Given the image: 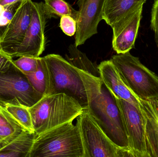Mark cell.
<instances>
[{
  "instance_id": "obj_1",
  "label": "cell",
  "mask_w": 158,
  "mask_h": 157,
  "mask_svg": "<svg viewBox=\"0 0 158 157\" xmlns=\"http://www.w3.org/2000/svg\"><path fill=\"white\" fill-rule=\"evenodd\" d=\"M76 69L85 88L90 114L116 145L131 151L122 115L114 96L100 77Z\"/></svg>"
},
{
  "instance_id": "obj_2",
  "label": "cell",
  "mask_w": 158,
  "mask_h": 157,
  "mask_svg": "<svg viewBox=\"0 0 158 157\" xmlns=\"http://www.w3.org/2000/svg\"><path fill=\"white\" fill-rule=\"evenodd\" d=\"M37 135L70 121L83 111L77 100L64 93L46 95L28 108Z\"/></svg>"
},
{
  "instance_id": "obj_3",
  "label": "cell",
  "mask_w": 158,
  "mask_h": 157,
  "mask_svg": "<svg viewBox=\"0 0 158 157\" xmlns=\"http://www.w3.org/2000/svg\"><path fill=\"white\" fill-rule=\"evenodd\" d=\"M85 157V150L78 125L73 121L37 136L29 157Z\"/></svg>"
},
{
  "instance_id": "obj_4",
  "label": "cell",
  "mask_w": 158,
  "mask_h": 157,
  "mask_svg": "<svg viewBox=\"0 0 158 157\" xmlns=\"http://www.w3.org/2000/svg\"><path fill=\"white\" fill-rule=\"evenodd\" d=\"M126 85L138 99L158 98V77L130 51L110 59Z\"/></svg>"
},
{
  "instance_id": "obj_5",
  "label": "cell",
  "mask_w": 158,
  "mask_h": 157,
  "mask_svg": "<svg viewBox=\"0 0 158 157\" xmlns=\"http://www.w3.org/2000/svg\"><path fill=\"white\" fill-rule=\"evenodd\" d=\"M49 75L47 95L64 93L77 100L84 109L88 107L83 82L76 67L58 54L43 57Z\"/></svg>"
},
{
  "instance_id": "obj_6",
  "label": "cell",
  "mask_w": 158,
  "mask_h": 157,
  "mask_svg": "<svg viewBox=\"0 0 158 157\" xmlns=\"http://www.w3.org/2000/svg\"><path fill=\"white\" fill-rule=\"evenodd\" d=\"M85 157H134L132 152L115 144L99 127L87 108L77 118Z\"/></svg>"
},
{
  "instance_id": "obj_7",
  "label": "cell",
  "mask_w": 158,
  "mask_h": 157,
  "mask_svg": "<svg viewBox=\"0 0 158 157\" xmlns=\"http://www.w3.org/2000/svg\"><path fill=\"white\" fill-rule=\"evenodd\" d=\"M44 96L31 85L27 77L14 63L0 73V105L29 108Z\"/></svg>"
},
{
  "instance_id": "obj_8",
  "label": "cell",
  "mask_w": 158,
  "mask_h": 157,
  "mask_svg": "<svg viewBox=\"0 0 158 157\" xmlns=\"http://www.w3.org/2000/svg\"><path fill=\"white\" fill-rule=\"evenodd\" d=\"M114 97L122 115L134 157H149L147 147L145 120L140 106Z\"/></svg>"
},
{
  "instance_id": "obj_9",
  "label": "cell",
  "mask_w": 158,
  "mask_h": 157,
  "mask_svg": "<svg viewBox=\"0 0 158 157\" xmlns=\"http://www.w3.org/2000/svg\"><path fill=\"white\" fill-rule=\"evenodd\" d=\"M33 3L31 0L22 1L0 37L1 50L12 58L15 57L29 26Z\"/></svg>"
},
{
  "instance_id": "obj_10",
  "label": "cell",
  "mask_w": 158,
  "mask_h": 157,
  "mask_svg": "<svg viewBox=\"0 0 158 157\" xmlns=\"http://www.w3.org/2000/svg\"><path fill=\"white\" fill-rule=\"evenodd\" d=\"M44 2L33 3L32 17L25 37L17 51L15 57H39L45 49L44 29L48 19Z\"/></svg>"
},
{
  "instance_id": "obj_11",
  "label": "cell",
  "mask_w": 158,
  "mask_h": 157,
  "mask_svg": "<svg viewBox=\"0 0 158 157\" xmlns=\"http://www.w3.org/2000/svg\"><path fill=\"white\" fill-rule=\"evenodd\" d=\"M106 0H78V16L75 34L76 47L83 45L88 39L98 33V26L103 20Z\"/></svg>"
},
{
  "instance_id": "obj_12",
  "label": "cell",
  "mask_w": 158,
  "mask_h": 157,
  "mask_svg": "<svg viewBox=\"0 0 158 157\" xmlns=\"http://www.w3.org/2000/svg\"><path fill=\"white\" fill-rule=\"evenodd\" d=\"M147 0H106L103 19L113 30V38L118 36L136 13L143 9Z\"/></svg>"
},
{
  "instance_id": "obj_13",
  "label": "cell",
  "mask_w": 158,
  "mask_h": 157,
  "mask_svg": "<svg viewBox=\"0 0 158 157\" xmlns=\"http://www.w3.org/2000/svg\"><path fill=\"white\" fill-rule=\"evenodd\" d=\"M98 68L101 80L111 94L118 98L140 106L139 100L126 85L110 60L101 62Z\"/></svg>"
},
{
  "instance_id": "obj_14",
  "label": "cell",
  "mask_w": 158,
  "mask_h": 157,
  "mask_svg": "<svg viewBox=\"0 0 158 157\" xmlns=\"http://www.w3.org/2000/svg\"><path fill=\"white\" fill-rule=\"evenodd\" d=\"M139 101L145 120L148 153L149 157H158V98Z\"/></svg>"
},
{
  "instance_id": "obj_15",
  "label": "cell",
  "mask_w": 158,
  "mask_h": 157,
  "mask_svg": "<svg viewBox=\"0 0 158 157\" xmlns=\"http://www.w3.org/2000/svg\"><path fill=\"white\" fill-rule=\"evenodd\" d=\"M142 10L140 9L120 33L112 38V48L118 54L128 52L134 48L140 26Z\"/></svg>"
},
{
  "instance_id": "obj_16",
  "label": "cell",
  "mask_w": 158,
  "mask_h": 157,
  "mask_svg": "<svg viewBox=\"0 0 158 157\" xmlns=\"http://www.w3.org/2000/svg\"><path fill=\"white\" fill-rule=\"evenodd\" d=\"M26 130L5 107L0 105V150Z\"/></svg>"
},
{
  "instance_id": "obj_17",
  "label": "cell",
  "mask_w": 158,
  "mask_h": 157,
  "mask_svg": "<svg viewBox=\"0 0 158 157\" xmlns=\"http://www.w3.org/2000/svg\"><path fill=\"white\" fill-rule=\"evenodd\" d=\"M38 135L26 130L18 137L0 150V157H29Z\"/></svg>"
},
{
  "instance_id": "obj_18",
  "label": "cell",
  "mask_w": 158,
  "mask_h": 157,
  "mask_svg": "<svg viewBox=\"0 0 158 157\" xmlns=\"http://www.w3.org/2000/svg\"><path fill=\"white\" fill-rule=\"evenodd\" d=\"M68 53V55H66V60L75 67L94 75L100 77L98 66H96L87 58L85 53L79 50L75 44L69 45Z\"/></svg>"
},
{
  "instance_id": "obj_19",
  "label": "cell",
  "mask_w": 158,
  "mask_h": 157,
  "mask_svg": "<svg viewBox=\"0 0 158 157\" xmlns=\"http://www.w3.org/2000/svg\"><path fill=\"white\" fill-rule=\"evenodd\" d=\"M26 76L36 90L44 96L47 95L49 89V75L43 57H39V66L37 71Z\"/></svg>"
},
{
  "instance_id": "obj_20",
  "label": "cell",
  "mask_w": 158,
  "mask_h": 157,
  "mask_svg": "<svg viewBox=\"0 0 158 157\" xmlns=\"http://www.w3.org/2000/svg\"><path fill=\"white\" fill-rule=\"evenodd\" d=\"M44 7L50 18L64 15L72 17L77 20L78 11H77L64 0H44Z\"/></svg>"
},
{
  "instance_id": "obj_21",
  "label": "cell",
  "mask_w": 158,
  "mask_h": 157,
  "mask_svg": "<svg viewBox=\"0 0 158 157\" xmlns=\"http://www.w3.org/2000/svg\"><path fill=\"white\" fill-rule=\"evenodd\" d=\"M5 108L26 130L35 132L28 108L10 104H7Z\"/></svg>"
},
{
  "instance_id": "obj_22",
  "label": "cell",
  "mask_w": 158,
  "mask_h": 157,
  "mask_svg": "<svg viewBox=\"0 0 158 157\" xmlns=\"http://www.w3.org/2000/svg\"><path fill=\"white\" fill-rule=\"evenodd\" d=\"M39 57L21 56L17 60H13V63L27 75L37 71L39 66Z\"/></svg>"
},
{
  "instance_id": "obj_23",
  "label": "cell",
  "mask_w": 158,
  "mask_h": 157,
  "mask_svg": "<svg viewBox=\"0 0 158 157\" xmlns=\"http://www.w3.org/2000/svg\"><path fill=\"white\" fill-rule=\"evenodd\" d=\"M60 27L64 34L69 37L75 35L77 29V21L70 16L61 17Z\"/></svg>"
},
{
  "instance_id": "obj_24",
  "label": "cell",
  "mask_w": 158,
  "mask_h": 157,
  "mask_svg": "<svg viewBox=\"0 0 158 157\" xmlns=\"http://www.w3.org/2000/svg\"><path fill=\"white\" fill-rule=\"evenodd\" d=\"M151 27L155 33V40L158 47V0H156L152 9Z\"/></svg>"
},
{
  "instance_id": "obj_25",
  "label": "cell",
  "mask_w": 158,
  "mask_h": 157,
  "mask_svg": "<svg viewBox=\"0 0 158 157\" xmlns=\"http://www.w3.org/2000/svg\"><path fill=\"white\" fill-rule=\"evenodd\" d=\"M13 63V58L2 51H0V73L7 70Z\"/></svg>"
},
{
  "instance_id": "obj_26",
  "label": "cell",
  "mask_w": 158,
  "mask_h": 157,
  "mask_svg": "<svg viewBox=\"0 0 158 157\" xmlns=\"http://www.w3.org/2000/svg\"><path fill=\"white\" fill-rule=\"evenodd\" d=\"M24 0H0V5L3 6H6L14 3L22 2Z\"/></svg>"
},
{
  "instance_id": "obj_27",
  "label": "cell",
  "mask_w": 158,
  "mask_h": 157,
  "mask_svg": "<svg viewBox=\"0 0 158 157\" xmlns=\"http://www.w3.org/2000/svg\"><path fill=\"white\" fill-rule=\"evenodd\" d=\"M0 37H1V35H0ZM1 46H0V51H1Z\"/></svg>"
},
{
  "instance_id": "obj_28",
  "label": "cell",
  "mask_w": 158,
  "mask_h": 157,
  "mask_svg": "<svg viewBox=\"0 0 158 157\" xmlns=\"http://www.w3.org/2000/svg\"></svg>"
}]
</instances>
